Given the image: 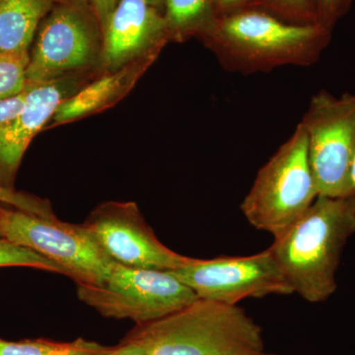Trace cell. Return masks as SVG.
Here are the masks:
<instances>
[{"mask_svg":"<svg viewBox=\"0 0 355 355\" xmlns=\"http://www.w3.org/2000/svg\"><path fill=\"white\" fill-rule=\"evenodd\" d=\"M218 17L243 9L256 8V0H212Z\"/></svg>","mask_w":355,"mask_h":355,"instance_id":"cb8c5ba5","label":"cell"},{"mask_svg":"<svg viewBox=\"0 0 355 355\" xmlns=\"http://www.w3.org/2000/svg\"><path fill=\"white\" fill-rule=\"evenodd\" d=\"M354 233L355 193L318 196L268 249L294 293L308 302H324L336 291L343 248Z\"/></svg>","mask_w":355,"mask_h":355,"instance_id":"6da1fadb","label":"cell"},{"mask_svg":"<svg viewBox=\"0 0 355 355\" xmlns=\"http://www.w3.org/2000/svg\"><path fill=\"white\" fill-rule=\"evenodd\" d=\"M125 72L101 77L60 103L53 114V120L57 123H67L101 108L120 94L125 86Z\"/></svg>","mask_w":355,"mask_h":355,"instance_id":"5bb4252c","label":"cell"},{"mask_svg":"<svg viewBox=\"0 0 355 355\" xmlns=\"http://www.w3.org/2000/svg\"><path fill=\"white\" fill-rule=\"evenodd\" d=\"M55 0H0V55L29 53Z\"/></svg>","mask_w":355,"mask_h":355,"instance_id":"4fadbf2b","label":"cell"},{"mask_svg":"<svg viewBox=\"0 0 355 355\" xmlns=\"http://www.w3.org/2000/svg\"><path fill=\"white\" fill-rule=\"evenodd\" d=\"M24 266L64 275L62 266L43 254L0 237V268Z\"/></svg>","mask_w":355,"mask_h":355,"instance_id":"e0dca14e","label":"cell"},{"mask_svg":"<svg viewBox=\"0 0 355 355\" xmlns=\"http://www.w3.org/2000/svg\"><path fill=\"white\" fill-rule=\"evenodd\" d=\"M29 62V53L0 55V100L24 90Z\"/></svg>","mask_w":355,"mask_h":355,"instance_id":"ac0fdd59","label":"cell"},{"mask_svg":"<svg viewBox=\"0 0 355 355\" xmlns=\"http://www.w3.org/2000/svg\"><path fill=\"white\" fill-rule=\"evenodd\" d=\"M32 83H28L22 92L0 100V128L12 121L25 108Z\"/></svg>","mask_w":355,"mask_h":355,"instance_id":"7402d4cb","label":"cell"},{"mask_svg":"<svg viewBox=\"0 0 355 355\" xmlns=\"http://www.w3.org/2000/svg\"><path fill=\"white\" fill-rule=\"evenodd\" d=\"M0 237L55 261L77 286L98 284L114 263L83 223H69L1 205Z\"/></svg>","mask_w":355,"mask_h":355,"instance_id":"8992f818","label":"cell"},{"mask_svg":"<svg viewBox=\"0 0 355 355\" xmlns=\"http://www.w3.org/2000/svg\"><path fill=\"white\" fill-rule=\"evenodd\" d=\"M65 86L58 79L32 83L25 108L10 123L0 128V184L10 187L28 146L60 103L67 99Z\"/></svg>","mask_w":355,"mask_h":355,"instance_id":"8fae6325","label":"cell"},{"mask_svg":"<svg viewBox=\"0 0 355 355\" xmlns=\"http://www.w3.org/2000/svg\"><path fill=\"white\" fill-rule=\"evenodd\" d=\"M352 190H354V191L355 193V158H354V165H352Z\"/></svg>","mask_w":355,"mask_h":355,"instance_id":"4316f807","label":"cell"},{"mask_svg":"<svg viewBox=\"0 0 355 355\" xmlns=\"http://www.w3.org/2000/svg\"><path fill=\"white\" fill-rule=\"evenodd\" d=\"M99 36L94 15L78 0L53 7L40 28L27 69L30 83L55 80L94 62Z\"/></svg>","mask_w":355,"mask_h":355,"instance_id":"9c48e42d","label":"cell"},{"mask_svg":"<svg viewBox=\"0 0 355 355\" xmlns=\"http://www.w3.org/2000/svg\"><path fill=\"white\" fill-rule=\"evenodd\" d=\"M105 347L83 338L62 343L46 338L10 342L0 338V355H96Z\"/></svg>","mask_w":355,"mask_h":355,"instance_id":"2e32d148","label":"cell"},{"mask_svg":"<svg viewBox=\"0 0 355 355\" xmlns=\"http://www.w3.org/2000/svg\"><path fill=\"white\" fill-rule=\"evenodd\" d=\"M105 26V55L111 64L158 48L170 36L164 13L148 0H120Z\"/></svg>","mask_w":355,"mask_h":355,"instance_id":"7c38bea8","label":"cell"},{"mask_svg":"<svg viewBox=\"0 0 355 355\" xmlns=\"http://www.w3.org/2000/svg\"><path fill=\"white\" fill-rule=\"evenodd\" d=\"M202 38L224 69L251 74L315 64L331 31L317 23H291L263 9L248 8L217 18Z\"/></svg>","mask_w":355,"mask_h":355,"instance_id":"7a4b0ae2","label":"cell"},{"mask_svg":"<svg viewBox=\"0 0 355 355\" xmlns=\"http://www.w3.org/2000/svg\"><path fill=\"white\" fill-rule=\"evenodd\" d=\"M0 205L41 216L51 218L57 217L49 200L21 193L2 184H0Z\"/></svg>","mask_w":355,"mask_h":355,"instance_id":"ffe728a7","label":"cell"},{"mask_svg":"<svg viewBox=\"0 0 355 355\" xmlns=\"http://www.w3.org/2000/svg\"><path fill=\"white\" fill-rule=\"evenodd\" d=\"M318 196L307 137L299 123L291 137L261 168L243 200L242 214L254 228L275 238L297 220Z\"/></svg>","mask_w":355,"mask_h":355,"instance_id":"277c9868","label":"cell"},{"mask_svg":"<svg viewBox=\"0 0 355 355\" xmlns=\"http://www.w3.org/2000/svg\"><path fill=\"white\" fill-rule=\"evenodd\" d=\"M256 8L291 23H316L313 0H256Z\"/></svg>","mask_w":355,"mask_h":355,"instance_id":"d6986e66","label":"cell"},{"mask_svg":"<svg viewBox=\"0 0 355 355\" xmlns=\"http://www.w3.org/2000/svg\"><path fill=\"white\" fill-rule=\"evenodd\" d=\"M128 336L150 355H253L263 350V330L238 305L197 299L164 318L137 324Z\"/></svg>","mask_w":355,"mask_h":355,"instance_id":"3957f363","label":"cell"},{"mask_svg":"<svg viewBox=\"0 0 355 355\" xmlns=\"http://www.w3.org/2000/svg\"><path fill=\"white\" fill-rule=\"evenodd\" d=\"M170 272L190 287L198 298L224 304L294 293L270 249L247 257L196 259L191 265Z\"/></svg>","mask_w":355,"mask_h":355,"instance_id":"ba28073f","label":"cell"},{"mask_svg":"<svg viewBox=\"0 0 355 355\" xmlns=\"http://www.w3.org/2000/svg\"><path fill=\"white\" fill-rule=\"evenodd\" d=\"M96 355H150L146 345L128 336L116 347H106Z\"/></svg>","mask_w":355,"mask_h":355,"instance_id":"603a6c76","label":"cell"},{"mask_svg":"<svg viewBox=\"0 0 355 355\" xmlns=\"http://www.w3.org/2000/svg\"><path fill=\"white\" fill-rule=\"evenodd\" d=\"M319 196L355 193L352 170L355 158V93L336 97L322 90L313 96L300 121Z\"/></svg>","mask_w":355,"mask_h":355,"instance_id":"52a82bcc","label":"cell"},{"mask_svg":"<svg viewBox=\"0 0 355 355\" xmlns=\"http://www.w3.org/2000/svg\"><path fill=\"white\" fill-rule=\"evenodd\" d=\"M352 0H313L316 23L333 32L338 21L347 13Z\"/></svg>","mask_w":355,"mask_h":355,"instance_id":"44dd1931","label":"cell"},{"mask_svg":"<svg viewBox=\"0 0 355 355\" xmlns=\"http://www.w3.org/2000/svg\"><path fill=\"white\" fill-rule=\"evenodd\" d=\"M153 6H155L156 8H158L160 10L161 7L164 6V0H148Z\"/></svg>","mask_w":355,"mask_h":355,"instance_id":"484cf974","label":"cell"},{"mask_svg":"<svg viewBox=\"0 0 355 355\" xmlns=\"http://www.w3.org/2000/svg\"><path fill=\"white\" fill-rule=\"evenodd\" d=\"M77 296L102 316L150 323L197 300L190 287L170 270L114 263L98 284L77 286Z\"/></svg>","mask_w":355,"mask_h":355,"instance_id":"5b68a950","label":"cell"},{"mask_svg":"<svg viewBox=\"0 0 355 355\" xmlns=\"http://www.w3.org/2000/svg\"><path fill=\"white\" fill-rule=\"evenodd\" d=\"M92 2L94 4L95 10L99 20L105 24L109 18L110 14L112 13L116 3H118V0H92Z\"/></svg>","mask_w":355,"mask_h":355,"instance_id":"d4e9b609","label":"cell"},{"mask_svg":"<svg viewBox=\"0 0 355 355\" xmlns=\"http://www.w3.org/2000/svg\"><path fill=\"white\" fill-rule=\"evenodd\" d=\"M164 6L170 36L202 37L218 18L212 0H164Z\"/></svg>","mask_w":355,"mask_h":355,"instance_id":"9a60e30c","label":"cell"},{"mask_svg":"<svg viewBox=\"0 0 355 355\" xmlns=\"http://www.w3.org/2000/svg\"><path fill=\"white\" fill-rule=\"evenodd\" d=\"M83 224L104 253L121 266L175 270L196 261L159 241L135 202L102 203Z\"/></svg>","mask_w":355,"mask_h":355,"instance_id":"30bf717a","label":"cell"},{"mask_svg":"<svg viewBox=\"0 0 355 355\" xmlns=\"http://www.w3.org/2000/svg\"><path fill=\"white\" fill-rule=\"evenodd\" d=\"M253 355H277V354H266L265 352H257V354H254Z\"/></svg>","mask_w":355,"mask_h":355,"instance_id":"83f0119b","label":"cell"}]
</instances>
